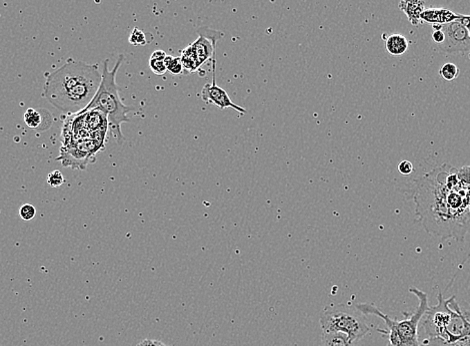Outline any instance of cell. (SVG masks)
I'll return each mask as SVG.
<instances>
[{"label": "cell", "mask_w": 470, "mask_h": 346, "mask_svg": "<svg viewBox=\"0 0 470 346\" xmlns=\"http://www.w3.org/2000/svg\"><path fill=\"white\" fill-rule=\"evenodd\" d=\"M447 165L436 167L420 179L414 196L416 214L427 233L442 238L462 241L470 230V207L465 193L469 187L462 182L458 187L446 184Z\"/></svg>", "instance_id": "6da1fadb"}, {"label": "cell", "mask_w": 470, "mask_h": 346, "mask_svg": "<svg viewBox=\"0 0 470 346\" xmlns=\"http://www.w3.org/2000/svg\"><path fill=\"white\" fill-rule=\"evenodd\" d=\"M102 78L95 64L70 59L47 75L44 97L62 113L78 115L93 101Z\"/></svg>", "instance_id": "7a4b0ae2"}, {"label": "cell", "mask_w": 470, "mask_h": 346, "mask_svg": "<svg viewBox=\"0 0 470 346\" xmlns=\"http://www.w3.org/2000/svg\"><path fill=\"white\" fill-rule=\"evenodd\" d=\"M123 61H124V57L120 55L113 70H109V59L105 60L102 83H100L97 93L94 96L93 101L87 105L84 111L79 113H86L88 111L93 110V109L102 110L107 116L109 127L118 144H122L124 142L122 125L123 123L131 121L127 113L133 110L131 107L125 106L122 103V98L120 96V87L116 84V74H118V69L122 66Z\"/></svg>", "instance_id": "3957f363"}, {"label": "cell", "mask_w": 470, "mask_h": 346, "mask_svg": "<svg viewBox=\"0 0 470 346\" xmlns=\"http://www.w3.org/2000/svg\"><path fill=\"white\" fill-rule=\"evenodd\" d=\"M320 327L324 332H341L351 343H357L370 332L366 314L346 305H330L320 314Z\"/></svg>", "instance_id": "277c9868"}, {"label": "cell", "mask_w": 470, "mask_h": 346, "mask_svg": "<svg viewBox=\"0 0 470 346\" xmlns=\"http://www.w3.org/2000/svg\"><path fill=\"white\" fill-rule=\"evenodd\" d=\"M453 316L454 309L451 305V298L445 301L442 292H440L438 305L429 307L423 316L422 327L429 337V341H425L423 345L446 343L447 328L451 325Z\"/></svg>", "instance_id": "5b68a950"}, {"label": "cell", "mask_w": 470, "mask_h": 346, "mask_svg": "<svg viewBox=\"0 0 470 346\" xmlns=\"http://www.w3.org/2000/svg\"><path fill=\"white\" fill-rule=\"evenodd\" d=\"M104 141L91 139V138L75 141L62 147L57 161H60L64 166L84 170L89 163L94 162L96 154L104 149Z\"/></svg>", "instance_id": "8992f818"}, {"label": "cell", "mask_w": 470, "mask_h": 346, "mask_svg": "<svg viewBox=\"0 0 470 346\" xmlns=\"http://www.w3.org/2000/svg\"><path fill=\"white\" fill-rule=\"evenodd\" d=\"M409 292L416 296L420 303H418L417 309L411 314L409 318H404V320L395 321V329L402 346H420V340H418V327L425 312L429 309V298L425 292L416 287H411Z\"/></svg>", "instance_id": "52a82bcc"}, {"label": "cell", "mask_w": 470, "mask_h": 346, "mask_svg": "<svg viewBox=\"0 0 470 346\" xmlns=\"http://www.w3.org/2000/svg\"><path fill=\"white\" fill-rule=\"evenodd\" d=\"M444 42L438 46L445 53L470 52V33L460 20L442 24Z\"/></svg>", "instance_id": "ba28073f"}, {"label": "cell", "mask_w": 470, "mask_h": 346, "mask_svg": "<svg viewBox=\"0 0 470 346\" xmlns=\"http://www.w3.org/2000/svg\"><path fill=\"white\" fill-rule=\"evenodd\" d=\"M198 38L190 45L194 55L198 58L199 65L214 60L216 54V44L223 37L220 31L214 30L203 26L198 30Z\"/></svg>", "instance_id": "9c48e42d"}, {"label": "cell", "mask_w": 470, "mask_h": 346, "mask_svg": "<svg viewBox=\"0 0 470 346\" xmlns=\"http://www.w3.org/2000/svg\"><path fill=\"white\" fill-rule=\"evenodd\" d=\"M201 99L207 104L216 105L221 110L226 108H232L237 112L245 114L246 110L243 107L238 106L229 98L227 92L216 84V59L212 60V83L205 84L200 93Z\"/></svg>", "instance_id": "30bf717a"}, {"label": "cell", "mask_w": 470, "mask_h": 346, "mask_svg": "<svg viewBox=\"0 0 470 346\" xmlns=\"http://www.w3.org/2000/svg\"><path fill=\"white\" fill-rule=\"evenodd\" d=\"M355 307L358 310L362 312L364 314H375V316H378L382 319H384V323H386L387 328L389 330V346H402L400 343V337L397 336V332H396L395 319L389 318L388 316L384 314L379 309L375 307V305H369V303H358L355 305Z\"/></svg>", "instance_id": "8fae6325"}, {"label": "cell", "mask_w": 470, "mask_h": 346, "mask_svg": "<svg viewBox=\"0 0 470 346\" xmlns=\"http://www.w3.org/2000/svg\"><path fill=\"white\" fill-rule=\"evenodd\" d=\"M460 14L452 12L446 8L440 10H425L422 14V21L431 24H446L460 19Z\"/></svg>", "instance_id": "7c38bea8"}, {"label": "cell", "mask_w": 470, "mask_h": 346, "mask_svg": "<svg viewBox=\"0 0 470 346\" xmlns=\"http://www.w3.org/2000/svg\"><path fill=\"white\" fill-rule=\"evenodd\" d=\"M400 8L404 11L413 26H420L422 12L425 10L424 1H400Z\"/></svg>", "instance_id": "4fadbf2b"}, {"label": "cell", "mask_w": 470, "mask_h": 346, "mask_svg": "<svg viewBox=\"0 0 470 346\" xmlns=\"http://www.w3.org/2000/svg\"><path fill=\"white\" fill-rule=\"evenodd\" d=\"M386 48L393 57H402L408 49V40L404 35L395 33L386 38Z\"/></svg>", "instance_id": "5bb4252c"}, {"label": "cell", "mask_w": 470, "mask_h": 346, "mask_svg": "<svg viewBox=\"0 0 470 346\" xmlns=\"http://www.w3.org/2000/svg\"><path fill=\"white\" fill-rule=\"evenodd\" d=\"M322 346H355L348 336L341 332H324L321 334Z\"/></svg>", "instance_id": "9a60e30c"}, {"label": "cell", "mask_w": 470, "mask_h": 346, "mask_svg": "<svg viewBox=\"0 0 470 346\" xmlns=\"http://www.w3.org/2000/svg\"><path fill=\"white\" fill-rule=\"evenodd\" d=\"M180 57L181 63H182L183 72L187 73V74L196 72V71L198 70L199 67H200L198 58L194 55L190 45L181 51V57Z\"/></svg>", "instance_id": "2e32d148"}, {"label": "cell", "mask_w": 470, "mask_h": 346, "mask_svg": "<svg viewBox=\"0 0 470 346\" xmlns=\"http://www.w3.org/2000/svg\"><path fill=\"white\" fill-rule=\"evenodd\" d=\"M24 122L29 128L37 130L42 124V115L37 109L29 108L24 115Z\"/></svg>", "instance_id": "e0dca14e"}, {"label": "cell", "mask_w": 470, "mask_h": 346, "mask_svg": "<svg viewBox=\"0 0 470 346\" xmlns=\"http://www.w3.org/2000/svg\"><path fill=\"white\" fill-rule=\"evenodd\" d=\"M460 68L454 63L447 62L440 68V74L445 81H453L460 76Z\"/></svg>", "instance_id": "ac0fdd59"}, {"label": "cell", "mask_w": 470, "mask_h": 346, "mask_svg": "<svg viewBox=\"0 0 470 346\" xmlns=\"http://www.w3.org/2000/svg\"><path fill=\"white\" fill-rule=\"evenodd\" d=\"M164 63L165 66H167V71L171 73V74H182L183 66L182 63H181L180 57H170V55H167V58L164 59Z\"/></svg>", "instance_id": "d6986e66"}, {"label": "cell", "mask_w": 470, "mask_h": 346, "mask_svg": "<svg viewBox=\"0 0 470 346\" xmlns=\"http://www.w3.org/2000/svg\"><path fill=\"white\" fill-rule=\"evenodd\" d=\"M129 43L134 46L147 45V39L145 33L141 29L135 28L129 35Z\"/></svg>", "instance_id": "ffe728a7"}, {"label": "cell", "mask_w": 470, "mask_h": 346, "mask_svg": "<svg viewBox=\"0 0 470 346\" xmlns=\"http://www.w3.org/2000/svg\"><path fill=\"white\" fill-rule=\"evenodd\" d=\"M47 183L51 187H59L64 185V177L62 172L55 170L47 176Z\"/></svg>", "instance_id": "44dd1931"}, {"label": "cell", "mask_w": 470, "mask_h": 346, "mask_svg": "<svg viewBox=\"0 0 470 346\" xmlns=\"http://www.w3.org/2000/svg\"><path fill=\"white\" fill-rule=\"evenodd\" d=\"M35 215H37V210L35 207L30 204H24L20 207L19 209V216L20 218L24 221H31L35 218Z\"/></svg>", "instance_id": "7402d4cb"}, {"label": "cell", "mask_w": 470, "mask_h": 346, "mask_svg": "<svg viewBox=\"0 0 470 346\" xmlns=\"http://www.w3.org/2000/svg\"><path fill=\"white\" fill-rule=\"evenodd\" d=\"M149 66L152 72L156 75H163L167 71V66H165L164 61H160V60H149Z\"/></svg>", "instance_id": "603a6c76"}, {"label": "cell", "mask_w": 470, "mask_h": 346, "mask_svg": "<svg viewBox=\"0 0 470 346\" xmlns=\"http://www.w3.org/2000/svg\"><path fill=\"white\" fill-rule=\"evenodd\" d=\"M398 172H400L402 175L408 176L411 175L413 172V165L411 161L404 160L398 164L397 166Z\"/></svg>", "instance_id": "cb8c5ba5"}, {"label": "cell", "mask_w": 470, "mask_h": 346, "mask_svg": "<svg viewBox=\"0 0 470 346\" xmlns=\"http://www.w3.org/2000/svg\"><path fill=\"white\" fill-rule=\"evenodd\" d=\"M458 175L460 182L470 187V167L464 166L458 170Z\"/></svg>", "instance_id": "d4e9b609"}, {"label": "cell", "mask_w": 470, "mask_h": 346, "mask_svg": "<svg viewBox=\"0 0 470 346\" xmlns=\"http://www.w3.org/2000/svg\"><path fill=\"white\" fill-rule=\"evenodd\" d=\"M433 39L438 46L442 45L445 39L444 33H443L442 29H440V30L433 31Z\"/></svg>", "instance_id": "484cf974"}, {"label": "cell", "mask_w": 470, "mask_h": 346, "mask_svg": "<svg viewBox=\"0 0 470 346\" xmlns=\"http://www.w3.org/2000/svg\"><path fill=\"white\" fill-rule=\"evenodd\" d=\"M136 346H169L164 345V343H161V341L153 340V339H144V340L140 341Z\"/></svg>", "instance_id": "4316f807"}, {"label": "cell", "mask_w": 470, "mask_h": 346, "mask_svg": "<svg viewBox=\"0 0 470 346\" xmlns=\"http://www.w3.org/2000/svg\"><path fill=\"white\" fill-rule=\"evenodd\" d=\"M167 54L163 50H156L151 54V59L160 60V61H164Z\"/></svg>", "instance_id": "83f0119b"}, {"label": "cell", "mask_w": 470, "mask_h": 346, "mask_svg": "<svg viewBox=\"0 0 470 346\" xmlns=\"http://www.w3.org/2000/svg\"><path fill=\"white\" fill-rule=\"evenodd\" d=\"M458 20L467 28L470 33V15H460Z\"/></svg>", "instance_id": "f1b7e54d"}, {"label": "cell", "mask_w": 470, "mask_h": 346, "mask_svg": "<svg viewBox=\"0 0 470 346\" xmlns=\"http://www.w3.org/2000/svg\"><path fill=\"white\" fill-rule=\"evenodd\" d=\"M469 336H470V323H469Z\"/></svg>", "instance_id": "f546056e"}]
</instances>
